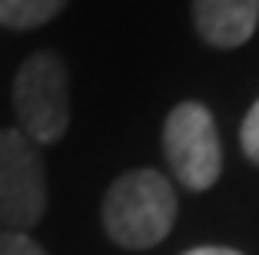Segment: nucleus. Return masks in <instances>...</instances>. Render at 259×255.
Listing matches in <instances>:
<instances>
[{
    "mask_svg": "<svg viewBox=\"0 0 259 255\" xmlns=\"http://www.w3.org/2000/svg\"><path fill=\"white\" fill-rule=\"evenodd\" d=\"M183 255H243V252L223 248V245H199V248H190V252H183Z\"/></svg>",
    "mask_w": 259,
    "mask_h": 255,
    "instance_id": "1a4fd4ad",
    "label": "nucleus"
},
{
    "mask_svg": "<svg viewBox=\"0 0 259 255\" xmlns=\"http://www.w3.org/2000/svg\"><path fill=\"white\" fill-rule=\"evenodd\" d=\"M239 143H243L246 159L259 166V99L249 106V113H246L243 129H239Z\"/></svg>",
    "mask_w": 259,
    "mask_h": 255,
    "instance_id": "0eeeda50",
    "label": "nucleus"
},
{
    "mask_svg": "<svg viewBox=\"0 0 259 255\" xmlns=\"http://www.w3.org/2000/svg\"><path fill=\"white\" fill-rule=\"evenodd\" d=\"M176 222V192L156 169L123 173L103 199V229L123 248H150Z\"/></svg>",
    "mask_w": 259,
    "mask_h": 255,
    "instance_id": "f257e3e1",
    "label": "nucleus"
},
{
    "mask_svg": "<svg viewBox=\"0 0 259 255\" xmlns=\"http://www.w3.org/2000/svg\"><path fill=\"white\" fill-rule=\"evenodd\" d=\"M14 110L20 133L37 146L60 143L70 126V76L57 53L40 50L14 76Z\"/></svg>",
    "mask_w": 259,
    "mask_h": 255,
    "instance_id": "f03ea898",
    "label": "nucleus"
},
{
    "mask_svg": "<svg viewBox=\"0 0 259 255\" xmlns=\"http://www.w3.org/2000/svg\"><path fill=\"white\" fill-rule=\"evenodd\" d=\"M67 0H0V27L7 30H33L50 23Z\"/></svg>",
    "mask_w": 259,
    "mask_h": 255,
    "instance_id": "423d86ee",
    "label": "nucleus"
},
{
    "mask_svg": "<svg viewBox=\"0 0 259 255\" xmlns=\"http://www.w3.org/2000/svg\"><path fill=\"white\" fill-rule=\"evenodd\" d=\"M0 255H47L27 232H0Z\"/></svg>",
    "mask_w": 259,
    "mask_h": 255,
    "instance_id": "6e6552de",
    "label": "nucleus"
},
{
    "mask_svg": "<svg viewBox=\"0 0 259 255\" xmlns=\"http://www.w3.org/2000/svg\"><path fill=\"white\" fill-rule=\"evenodd\" d=\"M193 23L209 46H243L256 33L259 0H193Z\"/></svg>",
    "mask_w": 259,
    "mask_h": 255,
    "instance_id": "39448f33",
    "label": "nucleus"
},
{
    "mask_svg": "<svg viewBox=\"0 0 259 255\" xmlns=\"http://www.w3.org/2000/svg\"><path fill=\"white\" fill-rule=\"evenodd\" d=\"M47 209V169L40 146L17 126L0 129V232H27Z\"/></svg>",
    "mask_w": 259,
    "mask_h": 255,
    "instance_id": "7ed1b4c3",
    "label": "nucleus"
},
{
    "mask_svg": "<svg viewBox=\"0 0 259 255\" xmlns=\"http://www.w3.org/2000/svg\"><path fill=\"white\" fill-rule=\"evenodd\" d=\"M163 152L176 182L190 192H206L223 173V146L213 113L203 103H180L163 126Z\"/></svg>",
    "mask_w": 259,
    "mask_h": 255,
    "instance_id": "20e7f679",
    "label": "nucleus"
}]
</instances>
